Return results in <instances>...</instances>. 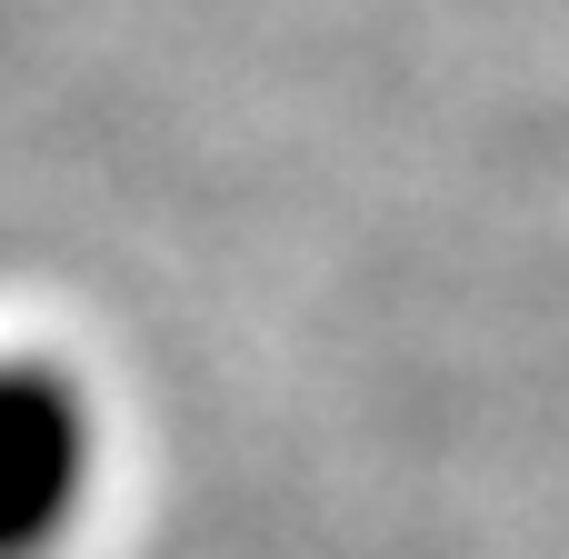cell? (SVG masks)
<instances>
[{
  "instance_id": "6da1fadb",
  "label": "cell",
  "mask_w": 569,
  "mask_h": 559,
  "mask_svg": "<svg viewBox=\"0 0 569 559\" xmlns=\"http://www.w3.org/2000/svg\"><path fill=\"white\" fill-rule=\"evenodd\" d=\"M100 430L70 370L0 360V559H50L90 510Z\"/></svg>"
}]
</instances>
